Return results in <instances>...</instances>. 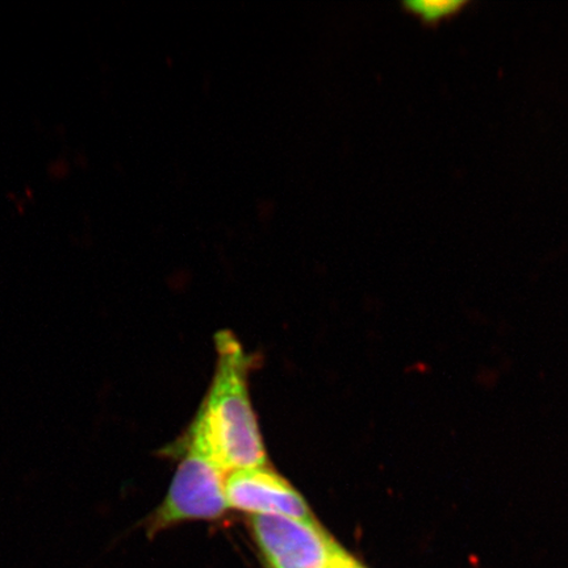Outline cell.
Here are the masks:
<instances>
[{
    "instance_id": "obj_1",
    "label": "cell",
    "mask_w": 568,
    "mask_h": 568,
    "mask_svg": "<svg viewBox=\"0 0 568 568\" xmlns=\"http://www.w3.org/2000/svg\"><path fill=\"white\" fill-rule=\"evenodd\" d=\"M217 366L209 396L197 414L213 452L226 473L266 466V450L247 390V357L231 332L215 337Z\"/></svg>"
},
{
    "instance_id": "obj_2",
    "label": "cell",
    "mask_w": 568,
    "mask_h": 568,
    "mask_svg": "<svg viewBox=\"0 0 568 568\" xmlns=\"http://www.w3.org/2000/svg\"><path fill=\"white\" fill-rule=\"evenodd\" d=\"M181 445L183 456L165 499L140 524L149 538L178 524L215 520L230 509L225 496L229 473L219 464L201 415H196Z\"/></svg>"
},
{
    "instance_id": "obj_3",
    "label": "cell",
    "mask_w": 568,
    "mask_h": 568,
    "mask_svg": "<svg viewBox=\"0 0 568 568\" xmlns=\"http://www.w3.org/2000/svg\"><path fill=\"white\" fill-rule=\"evenodd\" d=\"M248 528L268 568H335L345 551L316 520L251 516Z\"/></svg>"
},
{
    "instance_id": "obj_4",
    "label": "cell",
    "mask_w": 568,
    "mask_h": 568,
    "mask_svg": "<svg viewBox=\"0 0 568 568\" xmlns=\"http://www.w3.org/2000/svg\"><path fill=\"white\" fill-rule=\"evenodd\" d=\"M225 496L230 508L251 516H286L315 520L303 496L266 466L231 471L225 479Z\"/></svg>"
},
{
    "instance_id": "obj_5",
    "label": "cell",
    "mask_w": 568,
    "mask_h": 568,
    "mask_svg": "<svg viewBox=\"0 0 568 568\" xmlns=\"http://www.w3.org/2000/svg\"><path fill=\"white\" fill-rule=\"evenodd\" d=\"M468 4L466 0H415L407 2L406 9L425 24L436 26L459 16Z\"/></svg>"
},
{
    "instance_id": "obj_6",
    "label": "cell",
    "mask_w": 568,
    "mask_h": 568,
    "mask_svg": "<svg viewBox=\"0 0 568 568\" xmlns=\"http://www.w3.org/2000/svg\"><path fill=\"white\" fill-rule=\"evenodd\" d=\"M335 568H366L364 565H361L357 559L351 556L346 550L341 554L338 562Z\"/></svg>"
}]
</instances>
